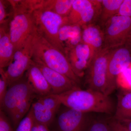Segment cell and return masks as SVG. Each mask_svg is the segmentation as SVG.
I'll use <instances>...</instances> for the list:
<instances>
[{"label": "cell", "mask_w": 131, "mask_h": 131, "mask_svg": "<svg viewBox=\"0 0 131 131\" xmlns=\"http://www.w3.org/2000/svg\"><path fill=\"white\" fill-rule=\"evenodd\" d=\"M82 27L78 25L66 23L62 26L59 30V37L64 51L82 42Z\"/></svg>", "instance_id": "16"}, {"label": "cell", "mask_w": 131, "mask_h": 131, "mask_svg": "<svg viewBox=\"0 0 131 131\" xmlns=\"http://www.w3.org/2000/svg\"><path fill=\"white\" fill-rule=\"evenodd\" d=\"M36 94L26 75L8 87L7 92L0 104L1 109L9 118L16 107L27 97Z\"/></svg>", "instance_id": "11"}, {"label": "cell", "mask_w": 131, "mask_h": 131, "mask_svg": "<svg viewBox=\"0 0 131 131\" xmlns=\"http://www.w3.org/2000/svg\"><path fill=\"white\" fill-rule=\"evenodd\" d=\"M0 104L7 92L8 86L4 69L0 68Z\"/></svg>", "instance_id": "29"}, {"label": "cell", "mask_w": 131, "mask_h": 131, "mask_svg": "<svg viewBox=\"0 0 131 131\" xmlns=\"http://www.w3.org/2000/svg\"><path fill=\"white\" fill-rule=\"evenodd\" d=\"M9 1L0 0V26H8L9 21L14 14V10L9 11L7 7Z\"/></svg>", "instance_id": "26"}, {"label": "cell", "mask_w": 131, "mask_h": 131, "mask_svg": "<svg viewBox=\"0 0 131 131\" xmlns=\"http://www.w3.org/2000/svg\"><path fill=\"white\" fill-rule=\"evenodd\" d=\"M131 63V39L125 44L110 50L107 78L108 96L115 89L118 76Z\"/></svg>", "instance_id": "6"}, {"label": "cell", "mask_w": 131, "mask_h": 131, "mask_svg": "<svg viewBox=\"0 0 131 131\" xmlns=\"http://www.w3.org/2000/svg\"><path fill=\"white\" fill-rule=\"evenodd\" d=\"M36 98L46 107L57 113L62 105L58 98L53 94L45 96L37 95Z\"/></svg>", "instance_id": "25"}, {"label": "cell", "mask_w": 131, "mask_h": 131, "mask_svg": "<svg viewBox=\"0 0 131 131\" xmlns=\"http://www.w3.org/2000/svg\"><path fill=\"white\" fill-rule=\"evenodd\" d=\"M33 33L24 45L15 51L12 61L5 70L8 87L22 78L31 65L32 61Z\"/></svg>", "instance_id": "7"}, {"label": "cell", "mask_w": 131, "mask_h": 131, "mask_svg": "<svg viewBox=\"0 0 131 131\" xmlns=\"http://www.w3.org/2000/svg\"><path fill=\"white\" fill-rule=\"evenodd\" d=\"M37 32L64 54L65 51L59 40V33L63 24L68 23L67 17L39 7L32 13Z\"/></svg>", "instance_id": "3"}, {"label": "cell", "mask_w": 131, "mask_h": 131, "mask_svg": "<svg viewBox=\"0 0 131 131\" xmlns=\"http://www.w3.org/2000/svg\"><path fill=\"white\" fill-rule=\"evenodd\" d=\"M131 119V91L120 95L115 115V119Z\"/></svg>", "instance_id": "21"}, {"label": "cell", "mask_w": 131, "mask_h": 131, "mask_svg": "<svg viewBox=\"0 0 131 131\" xmlns=\"http://www.w3.org/2000/svg\"><path fill=\"white\" fill-rule=\"evenodd\" d=\"M110 50L103 48L91 59L84 74V84L87 89L98 91L107 95L108 62Z\"/></svg>", "instance_id": "4"}, {"label": "cell", "mask_w": 131, "mask_h": 131, "mask_svg": "<svg viewBox=\"0 0 131 131\" xmlns=\"http://www.w3.org/2000/svg\"><path fill=\"white\" fill-rule=\"evenodd\" d=\"M117 85L122 89L131 91V63L118 76Z\"/></svg>", "instance_id": "24"}, {"label": "cell", "mask_w": 131, "mask_h": 131, "mask_svg": "<svg viewBox=\"0 0 131 131\" xmlns=\"http://www.w3.org/2000/svg\"><path fill=\"white\" fill-rule=\"evenodd\" d=\"M14 13H30L40 7L43 0H10Z\"/></svg>", "instance_id": "23"}, {"label": "cell", "mask_w": 131, "mask_h": 131, "mask_svg": "<svg viewBox=\"0 0 131 131\" xmlns=\"http://www.w3.org/2000/svg\"><path fill=\"white\" fill-rule=\"evenodd\" d=\"M101 9V1L74 0L70 13L67 18L68 23L81 27L94 24L98 20Z\"/></svg>", "instance_id": "9"}, {"label": "cell", "mask_w": 131, "mask_h": 131, "mask_svg": "<svg viewBox=\"0 0 131 131\" xmlns=\"http://www.w3.org/2000/svg\"><path fill=\"white\" fill-rule=\"evenodd\" d=\"M118 15L131 18V0H124Z\"/></svg>", "instance_id": "31"}, {"label": "cell", "mask_w": 131, "mask_h": 131, "mask_svg": "<svg viewBox=\"0 0 131 131\" xmlns=\"http://www.w3.org/2000/svg\"><path fill=\"white\" fill-rule=\"evenodd\" d=\"M129 131H131V119H121L117 120Z\"/></svg>", "instance_id": "34"}, {"label": "cell", "mask_w": 131, "mask_h": 131, "mask_svg": "<svg viewBox=\"0 0 131 131\" xmlns=\"http://www.w3.org/2000/svg\"><path fill=\"white\" fill-rule=\"evenodd\" d=\"M32 60L38 61L62 74L80 86L81 80L74 73L65 54L39 35L33 33Z\"/></svg>", "instance_id": "2"}, {"label": "cell", "mask_w": 131, "mask_h": 131, "mask_svg": "<svg viewBox=\"0 0 131 131\" xmlns=\"http://www.w3.org/2000/svg\"><path fill=\"white\" fill-rule=\"evenodd\" d=\"M53 94L62 105L82 112L111 114L114 110L109 96L98 91L78 88L59 94Z\"/></svg>", "instance_id": "1"}, {"label": "cell", "mask_w": 131, "mask_h": 131, "mask_svg": "<svg viewBox=\"0 0 131 131\" xmlns=\"http://www.w3.org/2000/svg\"><path fill=\"white\" fill-rule=\"evenodd\" d=\"M15 52L10 39L8 26H0V68H7Z\"/></svg>", "instance_id": "17"}, {"label": "cell", "mask_w": 131, "mask_h": 131, "mask_svg": "<svg viewBox=\"0 0 131 131\" xmlns=\"http://www.w3.org/2000/svg\"><path fill=\"white\" fill-rule=\"evenodd\" d=\"M35 28L32 13H14L8 24V32L15 51L24 45Z\"/></svg>", "instance_id": "10"}, {"label": "cell", "mask_w": 131, "mask_h": 131, "mask_svg": "<svg viewBox=\"0 0 131 131\" xmlns=\"http://www.w3.org/2000/svg\"><path fill=\"white\" fill-rule=\"evenodd\" d=\"M30 110L35 122L46 125L49 128L57 114V113L46 107L37 98L36 100L33 102Z\"/></svg>", "instance_id": "18"}, {"label": "cell", "mask_w": 131, "mask_h": 131, "mask_svg": "<svg viewBox=\"0 0 131 131\" xmlns=\"http://www.w3.org/2000/svg\"><path fill=\"white\" fill-rule=\"evenodd\" d=\"M33 61L40 68L44 75L51 88L52 94H59L74 89L80 88V85L66 76L53 70L40 62Z\"/></svg>", "instance_id": "13"}, {"label": "cell", "mask_w": 131, "mask_h": 131, "mask_svg": "<svg viewBox=\"0 0 131 131\" xmlns=\"http://www.w3.org/2000/svg\"><path fill=\"white\" fill-rule=\"evenodd\" d=\"M74 0H43L40 7L55 13L63 17L70 13Z\"/></svg>", "instance_id": "20"}, {"label": "cell", "mask_w": 131, "mask_h": 131, "mask_svg": "<svg viewBox=\"0 0 131 131\" xmlns=\"http://www.w3.org/2000/svg\"><path fill=\"white\" fill-rule=\"evenodd\" d=\"M110 124L113 131H129L117 120L113 121Z\"/></svg>", "instance_id": "32"}, {"label": "cell", "mask_w": 131, "mask_h": 131, "mask_svg": "<svg viewBox=\"0 0 131 131\" xmlns=\"http://www.w3.org/2000/svg\"><path fill=\"white\" fill-rule=\"evenodd\" d=\"M37 96L36 94L27 97L16 107L10 117L15 128L16 129L19 123L27 114L34 99Z\"/></svg>", "instance_id": "22"}, {"label": "cell", "mask_w": 131, "mask_h": 131, "mask_svg": "<svg viewBox=\"0 0 131 131\" xmlns=\"http://www.w3.org/2000/svg\"><path fill=\"white\" fill-rule=\"evenodd\" d=\"M32 131H51L46 125L35 121Z\"/></svg>", "instance_id": "33"}, {"label": "cell", "mask_w": 131, "mask_h": 131, "mask_svg": "<svg viewBox=\"0 0 131 131\" xmlns=\"http://www.w3.org/2000/svg\"><path fill=\"white\" fill-rule=\"evenodd\" d=\"M25 75L35 93L38 96L52 94V90L40 68L32 60Z\"/></svg>", "instance_id": "15"}, {"label": "cell", "mask_w": 131, "mask_h": 131, "mask_svg": "<svg viewBox=\"0 0 131 131\" xmlns=\"http://www.w3.org/2000/svg\"><path fill=\"white\" fill-rule=\"evenodd\" d=\"M30 109L16 127L15 131H32L35 123Z\"/></svg>", "instance_id": "28"}, {"label": "cell", "mask_w": 131, "mask_h": 131, "mask_svg": "<svg viewBox=\"0 0 131 131\" xmlns=\"http://www.w3.org/2000/svg\"><path fill=\"white\" fill-rule=\"evenodd\" d=\"M0 131H14L7 115L0 110Z\"/></svg>", "instance_id": "30"}, {"label": "cell", "mask_w": 131, "mask_h": 131, "mask_svg": "<svg viewBox=\"0 0 131 131\" xmlns=\"http://www.w3.org/2000/svg\"><path fill=\"white\" fill-rule=\"evenodd\" d=\"M103 48L111 50L128 42L131 39V18L117 15L102 28Z\"/></svg>", "instance_id": "5"}, {"label": "cell", "mask_w": 131, "mask_h": 131, "mask_svg": "<svg viewBox=\"0 0 131 131\" xmlns=\"http://www.w3.org/2000/svg\"><path fill=\"white\" fill-rule=\"evenodd\" d=\"M88 114L62 105L50 127L52 131H83L90 120Z\"/></svg>", "instance_id": "8"}, {"label": "cell", "mask_w": 131, "mask_h": 131, "mask_svg": "<svg viewBox=\"0 0 131 131\" xmlns=\"http://www.w3.org/2000/svg\"><path fill=\"white\" fill-rule=\"evenodd\" d=\"M124 0H101V9L98 19V25L102 28L108 20L118 14Z\"/></svg>", "instance_id": "19"}, {"label": "cell", "mask_w": 131, "mask_h": 131, "mask_svg": "<svg viewBox=\"0 0 131 131\" xmlns=\"http://www.w3.org/2000/svg\"><path fill=\"white\" fill-rule=\"evenodd\" d=\"M65 54L74 73L80 78L83 77L91 61L89 46L82 42L72 49L66 50Z\"/></svg>", "instance_id": "12"}, {"label": "cell", "mask_w": 131, "mask_h": 131, "mask_svg": "<svg viewBox=\"0 0 131 131\" xmlns=\"http://www.w3.org/2000/svg\"><path fill=\"white\" fill-rule=\"evenodd\" d=\"M83 131H113L110 123L102 120H90Z\"/></svg>", "instance_id": "27"}, {"label": "cell", "mask_w": 131, "mask_h": 131, "mask_svg": "<svg viewBox=\"0 0 131 131\" xmlns=\"http://www.w3.org/2000/svg\"><path fill=\"white\" fill-rule=\"evenodd\" d=\"M82 42L89 46L91 60L94 56L103 49L104 37L102 28L98 25L91 24L82 27Z\"/></svg>", "instance_id": "14"}]
</instances>
